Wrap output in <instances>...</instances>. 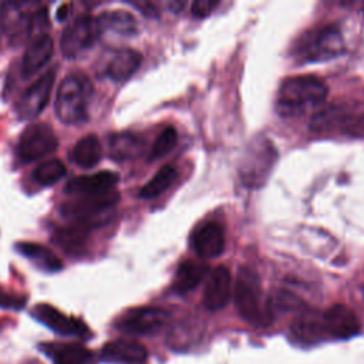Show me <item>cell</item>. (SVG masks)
I'll list each match as a JSON object with an SVG mask.
<instances>
[{
    "label": "cell",
    "mask_w": 364,
    "mask_h": 364,
    "mask_svg": "<svg viewBox=\"0 0 364 364\" xmlns=\"http://www.w3.org/2000/svg\"><path fill=\"white\" fill-rule=\"evenodd\" d=\"M195 253L202 259L218 257L225 249L223 228L218 222L200 223L191 237Z\"/></svg>",
    "instance_id": "obj_15"
},
{
    "label": "cell",
    "mask_w": 364,
    "mask_h": 364,
    "mask_svg": "<svg viewBox=\"0 0 364 364\" xmlns=\"http://www.w3.org/2000/svg\"><path fill=\"white\" fill-rule=\"evenodd\" d=\"M142 55L132 48L118 50L107 65V75L114 81L129 78L141 65Z\"/></svg>",
    "instance_id": "obj_21"
},
{
    "label": "cell",
    "mask_w": 364,
    "mask_h": 364,
    "mask_svg": "<svg viewBox=\"0 0 364 364\" xmlns=\"http://www.w3.org/2000/svg\"><path fill=\"white\" fill-rule=\"evenodd\" d=\"M118 198L119 196L115 191L78 196L71 202H65L61 206L60 213L67 219H73L74 222H84L94 226V220L100 218V215L107 213L108 209L117 203Z\"/></svg>",
    "instance_id": "obj_7"
},
{
    "label": "cell",
    "mask_w": 364,
    "mask_h": 364,
    "mask_svg": "<svg viewBox=\"0 0 364 364\" xmlns=\"http://www.w3.org/2000/svg\"><path fill=\"white\" fill-rule=\"evenodd\" d=\"M97 34L95 21L90 16L75 17L64 30L60 40V48L65 58H75L88 50Z\"/></svg>",
    "instance_id": "obj_9"
},
{
    "label": "cell",
    "mask_w": 364,
    "mask_h": 364,
    "mask_svg": "<svg viewBox=\"0 0 364 364\" xmlns=\"http://www.w3.org/2000/svg\"><path fill=\"white\" fill-rule=\"evenodd\" d=\"M277 151L270 139L257 136L246 148L240 164L239 176L245 186L260 188L269 178V173L276 162Z\"/></svg>",
    "instance_id": "obj_5"
},
{
    "label": "cell",
    "mask_w": 364,
    "mask_h": 364,
    "mask_svg": "<svg viewBox=\"0 0 364 364\" xmlns=\"http://www.w3.org/2000/svg\"><path fill=\"white\" fill-rule=\"evenodd\" d=\"M176 178V169L172 165L162 166L156 175L149 179L139 191V196L144 199H152L165 192Z\"/></svg>",
    "instance_id": "obj_28"
},
{
    "label": "cell",
    "mask_w": 364,
    "mask_h": 364,
    "mask_svg": "<svg viewBox=\"0 0 364 364\" xmlns=\"http://www.w3.org/2000/svg\"><path fill=\"white\" fill-rule=\"evenodd\" d=\"M53 50H54V41L50 34L40 33L36 37H33L23 55V63H21L23 77L26 78L31 77L34 75V73L43 68L51 58Z\"/></svg>",
    "instance_id": "obj_18"
},
{
    "label": "cell",
    "mask_w": 364,
    "mask_h": 364,
    "mask_svg": "<svg viewBox=\"0 0 364 364\" xmlns=\"http://www.w3.org/2000/svg\"><path fill=\"white\" fill-rule=\"evenodd\" d=\"M346 51L344 38L336 26H321L304 33L296 44L294 55L300 63H323Z\"/></svg>",
    "instance_id": "obj_4"
},
{
    "label": "cell",
    "mask_w": 364,
    "mask_h": 364,
    "mask_svg": "<svg viewBox=\"0 0 364 364\" xmlns=\"http://www.w3.org/2000/svg\"><path fill=\"white\" fill-rule=\"evenodd\" d=\"M91 228L90 223L74 222V225L57 230L54 242L67 253H78L84 247Z\"/></svg>",
    "instance_id": "obj_24"
},
{
    "label": "cell",
    "mask_w": 364,
    "mask_h": 364,
    "mask_svg": "<svg viewBox=\"0 0 364 364\" xmlns=\"http://www.w3.org/2000/svg\"><path fill=\"white\" fill-rule=\"evenodd\" d=\"M327 97V85L314 75H299L282 82L277 107L282 114L291 115L309 107L321 104Z\"/></svg>",
    "instance_id": "obj_3"
},
{
    "label": "cell",
    "mask_w": 364,
    "mask_h": 364,
    "mask_svg": "<svg viewBox=\"0 0 364 364\" xmlns=\"http://www.w3.org/2000/svg\"><path fill=\"white\" fill-rule=\"evenodd\" d=\"M218 6V0H195L191 6V13L196 18H203L209 16Z\"/></svg>",
    "instance_id": "obj_32"
},
{
    "label": "cell",
    "mask_w": 364,
    "mask_h": 364,
    "mask_svg": "<svg viewBox=\"0 0 364 364\" xmlns=\"http://www.w3.org/2000/svg\"><path fill=\"white\" fill-rule=\"evenodd\" d=\"M55 80V70H50L31 84L17 102V114L21 119L37 117L47 105Z\"/></svg>",
    "instance_id": "obj_12"
},
{
    "label": "cell",
    "mask_w": 364,
    "mask_h": 364,
    "mask_svg": "<svg viewBox=\"0 0 364 364\" xmlns=\"http://www.w3.org/2000/svg\"><path fill=\"white\" fill-rule=\"evenodd\" d=\"M293 334L303 343H316L318 340L326 338L321 314L316 311H304L301 313L291 326Z\"/></svg>",
    "instance_id": "obj_25"
},
{
    "label": "cell",
    "mask_w": 364,
    "mask_h": 364,
    "mask_svg": "<svg viewBox=\"0 0 364 364\" xmlns=\"http://www.w3.org/2000/svg\"><path fill=\"white\" fill-rule=\"evenodd\" d=\"M233 299L243 320L253 326H269L273 320V307L263 297L259 274L247 266L237 270L233 284Z\"/></svg>",
    "instance_id": "obj_1"
},
{
    "label": "cell",
    "mask_w": 364,
    "mask_h": 364,
    "mask_svg": "<svg viewBox=\"0 0 364 364\" xmlns=\"http://www.w3.org/2000/svg\"><path fill=\"white\" fill-rule=\"evenodd\" d=\"M97 34L112 33L119 37H131L136 33V20L135 17L124 10L105 11L98 16L95 21Z\"/></svg>",
    "instance_id": "obj_19"
},
{
    "label": "cell",
    "mask_w": 364,
    "mask_h": 364,
    "mask_svg": "<svg viewBox=\"0 0 364 364\" xmlns=\"http://www.w3.org/2000/svg\"><path fill=\"white\" fill-rule=\"evenodd\" d=\"M57 145L58 139L48 124H31L21 132L17 155L21 162H33L54 152Z\"/></svg>",
    "instance_id": "obj_8"
},
{
    "label": "cell",
    "mask_w": 364,
    "mask_h": 364,
    "mask_svg": "<svg viewBox=\"0 0 364 364\" xmlns=\"http://www.w3.org/2000/svg\"><path fill=\"white\" fill-rule=\"evenodd\" d=\"M176 139H178V134L173 127L164 128L161 131V134L156 136V139L151 148V152L148 155V159L154 161V159H158V158L166 155L175 146Z\"/></svg>",
    "instance_id": "obj_30"
},
{
    "label": "cell",
    "mask_w": 364,
    "mask_h": 364,
    "mask_svg": "<svg viewBox=\"0 0 364 364\" xmlns=\"http://www.w3.org/2000/svg\"><path fill=\"white\" fill-rule=\"evenodd\" d=\"M146 357V348L141 343L129 338L112 340L101 350V358L115 364H142Z\"/></svg>",
    "instance_id": "obj_16"
},
{
    "label": "cell",
    "mask_w": 364,
    "mask_h": 364,
    "mask_svg": "<svg viewBox=\"0 0 364 364\" xmlns=\"http://www.w3.org/2000/svg\"><path fill=\"white\" fill-rule=\"evenodd\" d=\"M26 301H27L26 296L14 294V293H10V291H6V290L0 289V307H3V309L18 310L26 304Z\"/></svg>",
    "instance_id": "obj_31"
},
{
    "label": "cell",
    "mask_w": 364,
    "mask_h": 364,
    "mask_svg": "<svg viewBox=\"0 0 364 364\" xmlns=\"http://www.w3.org/2000/svg\"><path fill=\"white\" fill-rule=\"evenodd\" d=\"M169 314L158 307H138L127 311L117 323V327L128 334H151L161 330Z\"/></svg>",
    "instance_id": "obj_10"
},
{
    "label": "cell",
    "mask_w": 364,
    "mask_h": 364,
    "mask_svg": "<svg viewBox=\"0 0 364 364\" xmlns=\"http://www.w3.org/2000/svg\"><path fill=\"white\" fill-rule=\"evenodd\" d=\"M73 161L85 169L94 168L102 155V148H101V142L97 138V135H85L84 138H81L74 149H73Z\"/></svg>",
    "instance_id": "obj_27"
},
{
    "label": "cell",
    "mask_w": 364,
    "mask_h": 364,
    "mask_svg": "<svg viewBox=\"0 0 364 364\" xmlns=\"http://www.w3.org/2000/svg\"><path fill=\"white\" fill-rule=\"evenodd\" d=\"M232 297V276L228 267L216 266L208 277L202 303L209 311L223 309Z\"/></svg>",
    "instance_id": "obj_14"
},
{
    "label": "cell",
    "mask_w": 364,
    "mask_h": 364,
    "mask_svg": "<svg viewBox=\"0 0 364 364\" xmlns=\"http://www.w3.org/2000/svg\"><path fill=\"white\" fill-rule=\"evenodd\" d=\"M363 11H364V6H363Z\"/></svg>",
    "instance_id": "obj_35"
},
{
    "label": "cell",
    "mask_w": 364,
    "mask_h": 364,
    "mask_svg": "<svg viewBox=\"0 0 364 364\" xmlns=\"http://www.w3.org/2000/svg\"><path fill=\"white\" fill-rule=\"evenodd\" d=\"M209 273V266L200 262L195 260H185L179 264L175 282H173V290L179 294H185L196 289L202 280Z\"/></svg>",
    "instance_id": "obj_20"
},
{
    "label": "cell",
    "mask_w": 364,
    "mask_h": 364,
    "mask_svg": "<svg viewBox=\"0 0 364 364\" xmlns=\"http://www.w3.org/2000/svg\"><path fill=\"white\" fill-rule=\"evenodd\" d=\"M33 316L36 317V320L61 336L87 337V334L90 333L85 323L63 314L60 310L54 309L50 304H37L33 310Z\"/></svg>",
    "instance_id": "obj_13"
},
{
    "label": "cell",
    "mask_w": 364,
    "mask_h": 364,
    "mask_svg": "<svg viewBox=\"0 0 364 364\" xmlns=\"http://www.w3.org/2000/svg\"><path fill=\"white\" fill-rule=\"evenodd\" d=\"M65 10H67V6H61V7H60V10H58V13H57V18H58V20H64V18L67 17L68 11H65Z\"/></svg>",
    "instance_id": "obj_33"
},
{
    "label": "cell",
    "mask_w": 364,
    "mask_h": 364,
    "mask_svg": "<svg viewBox=\"0 0 364 364\" xmlns=\"http://www.w3.org/2000/svg\"><path fill=\"white\" fill-rule=\"evenodd\" d=\"M30 3L7 1L0 10V23L4 34L13 40L20 41L27 37L36 27H46L47 9L27 10Z\"/></svg>",
    "instance_id": "obj_6"
},
{
    "label": "cell",
    "mask_w": 364,
    "mask_h": 364,
    "mask_svg": "<svg viewBox=\"0 0 364 364\" xmlns=\"http://www.w3.org/2000/svg\"><path fill=\"white\" fill-rule=\"evenodd\" d=\"M64 175H65V166L60 159H50L40 164L33 173L36 182L44 186H50L55 183Z\"/></svg>",
    "instance_id": "obj_29"
},
{
    "label": "cell",
    "mask_w": 364,
    "mask_h": 364,
    "mask_svg": "<svg viewBox=\"0 0 364 364\" xmlns=\"http://www.w3.org/2000/svg\"><path fill=\"white\" fill-rule=\"evenodd\" d=\"M169 6H171V7L173 9V11H175V10H179L181 7H183V3H171Z\"/></svg>",
    "instance_id": "obj_34"
},
{
    "label": "cell",
    "mask_w": 364,
    "mask_h": 364,
    "mask_svg": "<svg viewBox=\"0 0 364 364\" xmlns=\"http://www.w3.org/2000/svg\"><path fill=\"white\" fill-rule=\"evenodd\" d=\"M324 336L336 340H346L360 333V320L355 313L344 306L334 304L321 313Z\"/></svg>",
    "instance_id": "obj_11"
},
{
    "label": "cell",
    "mask_w": 364,
    "mask_h": 364,
    "mask_svg": "<svg viewBox=\"0 0 364 364\" xmlns=\"http://www.w3.org/2000/svg\"><path fill=\"white\" fill-rule=\"evenodd\" d=\"M144 149V141L132 132H118L109 136V156L115 161L136 158Z\"/></svg>",
    "instance_id": "obj_23"
},
{
    "label": "cell",
    "mask_w": 364,
    "mask_h": 364,
    "mask_svg": "<svg viewBox=\"0 0 364 364\" xmlns=\"http://www.w3.org/2000/svg\"><path fill=\"white\" fill-rule=\"evenodd\" d=\"M16 250L26 256L27 259L33 260L40 269L46 272H57L63 267L60 259L47 247L38 245V243H31V242H20L16 245Z\"/></svg>",
    "instance_id": "obj_26"
},
{
    "label": "cell",
    "mask_w": 364,
    "mask_h": 364,
    "mask_svg": "<svg viewBox=\"0 0 364 364\" xmlns=\"http://www.w3.org/2000/svg\"><path fill=\"white\" fill-rule=\"evenodd\" d=\"M92 85L87 75L73 73L67 75L57 90L55 114L67 125L82 124L88 118V105Z\"/></svg>",
    "instance_id": "obj_2"
},
{
    "label": "cell",
    "mask_w": 364,
    "mask_h": 364,
    "mask_svg": "<svg viewBox=\"0 0 364 364\" xmlns=\"http://www.w3.org/2000/svg\"><path fill=\"white\" fill-rule=\"evenodd\" d=\"M41 351L47 354L54 364H85L91 354L80 344L47 343L41 344Z\"/></svg>",
    "instance_id": "obj_22"
},
{
    "label": "cell",
    "mask_w": 364,
    "mask_h": 364,
    "mask_svg": "<svg viewBox=\"0 0 364 364\" xmlns=\"http://www.w3.org/2000/svg\"><path fill=\"white\" fill-rule=\"evenodd\" d=\"M118 182V175L111 171L97 172L94 175H84L71 179L65 186L64 192L74 196L97 195L114 191V186Z\"/></svg>",
    "instance_id": "obj_17"
}]
</instances>
